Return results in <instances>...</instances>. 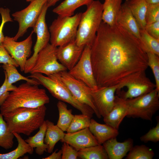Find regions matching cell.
<instances>
[{"mask_svg": "<svg viewBox=\"0 0 159 159\" xmlns=\"http://www.w3.org/2000/svg\"><path fill=\"white\" fill-rule=\"evenodd\" d=\"M124 3L130 10L140 28L144 29L146 25L145 16L148 4L145 0H125Z\"/></svg>", "mask_w": 159, "mask_h": 159, "instance_id": "24", "label": "cell"}, {"mask_svg": "<svg viewBox=\"0 0 159 159\" xmlns=\"http://www.w3.org/2000/svg\"><path fill=\"white\" fill-rule=\"evenodd\" d=\"M82 13L71 16H58L49 27L50 44L56 47L75 40Z\"/></svg>", "mask_w": 159, "mask_h": 159, "instance_id": "6", "label": "cell"}, {"mask_svg": "<svg viewBox=\"0 0 159 159\" xmlns=\"http://www.w3.org/2000/svg\"><path fill=\"white\" fill-rule=\"evenodd\" d=\"M78 157L82 159H108L109 158L103 145H101L85 148L78 152Z\"/></svg>", "mask_w": 159, "mask_h": 159, "instance_id": "28", "label": "cell"}, {"mask_svg": "<svg viewBox=\"0 0 159 159\" xmlns=\"http://www.w3.org/2000/svg\"><path fill=\"white\" fill-rule=\"evenodd\" d=\"M57 106L59 117L57 125L64 132L66 131L74 115L72 113V110L68 109L67 105L64 102L59 101Z\"/></svg>", "mask_w": 159, "mask_h": 159, "instance_id": "30", "label": "cell"}, {"mask_svg": "<svg viewBox=\"0 0 159 159\" xmlns=\"http://www.w3.org/2000/svg\"><path fill=\"white\" fill-rule=\"evenodd\" d=\"M48 0H33L26 8L12 14L14 20L18 22L19 28L13 37L15 41L22 37L29 28L33 27L37 22L43 8Z\"/></svg>", "mask_w": 159, "mask_h": 159, "instance_id": "8", "label": "cell"}, {"mask_svg": "<svg viewBox=\"0 0 159 159\" xmlns=\"http://www.w3.org/2000/svg\"><path fill=\"white\" fill-rule=\"evenodd\" d=\"M148 4H156L159 3V0H145Z\"/></svg>", "mask_w": 159, "mask_h": 159, "instance_id": "45", "label": "cell"}, {"mask_svg": "<svg viewBox=\"0 0 159 159\" xmlns=\"http://www.w3.org/2000/svg\"><path fill=\"white\" fill-rule=\"evenodd\" d=\"M84 47L78 45L75 40L58 47L57 51L58 60L69 71L79 60Z\"/></svg>", "mask_w": 159, "mask_h": 159, "instance_id": "16", "label": "cell"}, {"mask_svg": "<svg viewBox=\"0 0 159 159\" xmlns=\"http://www.w3.org/2000/svg\"><path fill=\"white\" fill-rule=\"evenodd\" d=\"M46 110L45 105L35 108L20 107L3 116L12 132L29 136L43 124Z\"/></svg>", "mask_w": 159, "mask_h": 159, "instance_id": "3", "label": "cell"}, {"mask_svg": "<svg viewBox=\"0 0 159 159\" xmlns=\"http://www.w3.org/2000/svg\"><path fill=\"white\" fill-rule=\"evenodd\" d=\"M87 7L82 14L75 39L80 47L91 46L102 21L103 4L98 0H94Z\"/></svg>", "mask_w": 159, "mask_h": 159, "instance_id": "4", "label": "cell"}, {"mask_svg": "<svg viewBox=\"0 0 159 159\" xmlns=\"http://www.w3.org/2000/svg\"><path fill=\"white\" fill-rule=\"evenodd\" d=\"M140 44L146 52H151L159 56V39L149 34L144 29H140Z\"/></svg>", "mask_w": 159, "mask_h": 159, "instance_id": "29", "label": "cell"}, {"mask_svg": "<svg viewBox=\"0 0 159 159\" xmlns=\"http://www.w3.org/2000/svg\"><path fill=\"white\" fill-rule=\"evenodd\" d=\"M48 8L47 2L37 22L33 27L34 32L37 34V40L34 47L33 54L26 62L24 71L25 73H30L34 66L39 53L49 43L50 40V34L45 19Z\"/></svg>", "mask_w": 159, "mask_h": 159, "instance_id": "12", "label": "cell"}, {"mask_svg": "<svg viewBox=\"0 0 159 159\" xmlns=\"http://www.w3.org/2000/svg\"><path fill=\"white\" fill-rule=\"evenodd\" d=\"M159 92L155 89L146 94L127 99V116L151 121L159 109Z\"/></svg>", "mask_w": 159, "mask_h": 159, "instance_id": "7", "label": "cell"}, {"mask_svg": "<svg viewBox=\"0 0 159 159\" xmlns=\"http://www.w3.org/2000/svg\"><path fill=\"white\" fill-rule=\"evenodd\" d=\"M94 0H64L53 10L58 16H71L79 7L90 4Z\"/></svg>", "mask_w": 159, "mask_h": 159, "instance_id": "25", "label": "cell"}, {"mask_svg": "<svg viewBox=\"0 0 159 159\" xmlns=\"http://www.w3.org/2000/svg\"><path fill=\"white\" fill-rule=\"evenodd\" d=\"M145 20L146 24L159 21V3L148 4Z\"/></svg>", "mask_w": 159, "mask_h": 159, "instance_id": "36", "label": "cell"}, {"mask_svg": "<svg viewBox=\"0 0 159 159\" xmlns=\"http://www.w3.org/2000/svg\"><path fill=\"white\" fill-rule=\"evenodd\" d=\"M39 128V131L35 135L29 137L25 140L32 149L35 148L36 153L40 155L44 152H47V147L44 142L47 129L45 120Z\"/></svg>", "mask_w": 159, "mask_h": 159, "instance_id": "26", "label": "cell"}, {"mask_svg": "<svg viewBox=\"0 0 159 159\" xmlns=\"http://www.w3.org/2000/svg\"><path fill=\"white\" fill-rule=\"evenodd\" d=\"M60 141L68 143L77 151L99 145L89 127L75 132L65 133L64 137Z\"/></svg>", "mask_w": 159, "mask_h": 159, "instance_id": "17", "label": "cell"}, {"mask_svg": "<svg viewBox=\"0 0 159 159\" xmlns=\"http://www.w3.org/2000/svg\"><path fill=\"white\" fill-rule=\"evenodd\" d=\"M117 23L138 39L140 37V28L130 10L124 3L122 4L118 15Z\"/></svg>", "mask_w": 159, "mask_h": 159, "instance_id": "20", "label": "cell"}, {"mask_svg": "<svg viewBox=\"0 0 159 159\" xmlns=\"http://www.w3.org/2000/svg\"><path fill=\"white\" fill-rule=\"evenodd\" d=\"M13 133L17 141L18 146L15 149L11 152L6 153H0V159H17L27 153L33 154V149L19 134L14 132Z\"/></svg>", "mask_w": 159, "mask_h": 159, "instance_id": "27", "label": "cell"}, {"mask_svg": "<svg viewBox=\"0 0 159 159\" xmlns=\"http://www.w3.org/2000/svg\"><path fill=\"white\" fill-rule=\"evenodd\" d=\"M122 0H105L103 4L102 21L110 26L117 24V18Z\"/></svg>", "mask_w": 159, "mask_h": 159, "instance_id": "22", "label": "cell"}, {"mask_svg": "<svg viewBox=\"0 0 159 159\" xmlns=\"http://www.w3.org/2000/svg\"><path fill=\"white\" fill-rule=\"evenodd\" d=\"M0 64H11L16 67H19L16 62L6 49L2 42L0 43Z\"/></svg>", "mask_w": 159, "mask_h": 159, "instance_id": "38", "label": "cell"}, {"mask_svg": "<svg viewBox=\"0 0 159 159\" xmlns=\"http://www.w3.org/2000/svg\"><path fill=\"white\" fill-rule=\"evenodd\" d=\"M117 85L98 87L92 89L91 95L94 103L101 116L104 117L112 110L115 104V93Z\"/></svg>", "mask_w": 159, "mask_h": 159, "instance_id": "15", "label": "cell"}, {"mask_svg": "<svg viewBox=\"0 0 159 159\" xmlns=\"http://www.w3.org/2000/svg\"><path fill=\"white\" fill-rule=\"evenodd\" d=\"M7 76L8 84L12 85L18 81L24 80L32 84L39 85V83L36 80L32 78L30 79L20 74L17 71L16 67L11 64H3L2 66Z\"/></svg>", "mask_w": 159, "mask_h": 159, "instance_id": "32", "label": "cell"}, {"mask_svg": "<svg viewBox=\"0 0 159 159\" xmlns=\"http://www.w3.org/2000/svg\"><path fill=\"white\" fill-rule=\"evenodd\" d=\"M57 47L49 43L39 53L35 64L30 73L44 74L47 76L67 69L58 61Z\"/></svg>", "mask_w": 159, "mask_h": 159, "instance_id": "10", "label": "cell"}, {"mask_svg": "<svg viewBox=\"0 0 159 159\" xmlns=\"http://www.w3.org/2000/svg\"><path fill=\"white\" fill-rule=\"evenodd\" d=\"M124 87L127 91L122 93L120 97L124 99H131L148 93L155 88V84L146 76L145 71L136 73L117 85V91Z\"/></svg>", "mask_w": 159, "mask_h": 159, "instance_id": "11", "label": "cell"}, {"mask_svg": "<svg viewBox=\"0 0 159 159\" xmlns=\"http://www.w3.org/2000/svg\"><path fill=\"white\" fill-rule=\"evenodd\" d=\"M49 102V97L44 89L26 82L9 93L0 106V113L3 115L17 108L37 107Z\"/></svg>", "mask_w": 159, "mask_h": 159, "instance_id": "2", "label": "cell"}, {"mask_svg": "<svg viewBox=\"0 0 159 159\" xmlns=\"http://www.w3.org/2000/svg\"><path fill=\"white\" fill-rule=\"evenodd\" d=\"M60 0H48L47 4L49 7L54 6Z\"/></svg>", "mask_w": 159, "mask_h": 159, "instance_id": "44", "label": "cell"}, {"mask_svg": "<svg viewBox=\"0 0 159 159\" xmlns=\"http://www.w3.org/2000/svg\"><path fill=\"white\" fill-rule=\"evenodd\" d=\"M103 146L110 159H121L133 146L132 139H129L122 142L117 141L116 137L104 143Z\"/></svg>", "mask_w": 159, "mask_h": 159, "instance_id": "19", "label": "cell"}, {"mask_svg": "<svg viewBox=\"0 0 159 159\" xmlns=\"http://www.w3.org/2000/svg\"><path fill=\"white\" fill-rule=\"evenodd\" d=\"M14 137L13 132L9 130L0 113V146L6 150L11 148L14 144Z\"/></svg>", "mask_w": 159, "mask_h": 159, "instance_id": "31", "label": "cell"}, {"mask_svg": "<svg viewBox=\"0 0 159 159\" xmlns=\"http://www.w3.org/2000/svg\"><path fill=\"white\" fill-rule=\"evenodd\" d=\"M45 121L47 129L44 142L47 147V152L51 153L56 144L64 137L65 133L53 122L48 120Z\"/></svg>", "mask_w": 159, "mask_h": 159, "instance_id": "23", "label": "cell"}, {"mask_svg": "<svg viewBox=\"0 0 159 159\" xmlns=\"http://www.w3.org/2000/svg\"><path fill=\"white\" fill-rule=\"evenodd\" d=\"M144 29L151 36L159 39V21L147 24Z\"/></svg>", "mask_w": 159, "mask_h": 159, "instance_id": "41", "label": "cell"}, {"mask_svg": "<svg viewBox=\"0 0 159 159\" xmlns=\"http://www.w3.org/2000/svg\"><path fill=\"white\" fill-rule=\"evenodd\" d=\"M10 11L8 8L0 7V14L1 17V21L0 25V43L3 42L5 37L3 33L5 24L7 22L13 21L10 15Z\"/></svg>", "mask_w": 159, "mask_h": 159, "instance_id": "39", "label": "cell"}, {"mask_svg": "<svg viewBox=\"0 0 159 159\" xmlns=\"http://www.w3.org/2000/svg\"><path fill=\"white\" fill-rule=\"evenodd\" d=\"M68 72L75 78L82 81L92 89L98 87L92 65L90 45H87L85 47L79 60Z\"/></svg>", "mask_w": 159, "mask_h": 159, "instance_id": "13", "label": "cell"}, {"mask_svg": "<svg viewBox=\"0 0 159 159\" xmlns=\"http://www.w3.org/2000/svg\"><path fill=\"white\" fill-rule=\"evenodd\" d=\"M128 107L126 100L115 96V104L112 110L103 117L105 124L118 130L125 117L127 116Z\"/></svg>", "mask_w": 159, "mask_h": 159, "instance_id": "18", "label": "cell"}, {"mask_svg": "<svg viewBox=\"0 0 159 159\" xmlns=\"http://www.w3.org/2000/svg\"><path fill=\"white\" fill-rule=\"evenodd\" d=\"M62 147V159H77L78 152L72 147L66 143H63Z\"/></svg>", "mask_w": 159, "mask_h": 159, "instance_id": "40", "label": "cell"}, {"mask_svg": "<svg viewBox=\"0 0 159 159\" xmlns=\"http://www.w3.org/2000/svg\"><path fill=\"white\" fill-rule=\"evenodd\" d=\"M90 48L98 87L118 85L148 67L147 53L138 39L117 23L111 26L102 21Z\"/></svg>", "mask_w": 159, "mask_h": 159, "instance_id": "1", "label": "cell"}, {"mask_svg": "<svg viewBox=\"0 0 159 159\" xmlns=\"http://www.w3.org/2000/svg\"><path fill=\"white\" fill-rule=\"evenodd\" d=\"M32 31L29 35L25 40L18 42L13 37L5 36L2 43L11 57L16 62L21 71H24L26 62L30 56L32 44Z\"/></svg>", "mask_w": 159, "mask_h": 159, "instance_id": "14", "label": "cell"}, {"mask_svg": "<svg viewBox=\"0 0 159 159\" xmlns=\"http://www.w3.org/2000/svg\"><path fill=\"white\" fill-rule=\"evenodd\" d=\"M4 74L5 76L4 80L2 85L0 87V97L5 92L13 91L17 88L16 86L8 84L7 75L5 72Z\"/></svg>", "mask_w": 159, "mask_h": 159, "instance_id": "42", "label": "cell"}, {"mask_svg": "<svg viewBox=\"0 0 159 159\" xmlns=\"http://www.w3.org/2000/svg\"><path fill=\"white\" fill-rule=\"evenodd\" d=\"M62 150H61L57 152V150L53 152L50 155L43 159H62Z\"/></svg>", "mask_w": 159, "mask_h": 159, "instance_id": "43", "label": "cell"}, {"mask_svg": "<svg viewBox=\"0 0 159 159\" xmlns=\"http://www.w3.org/2000/svg\"><path fill=\"white\" fill-rule=\"evenodd\" d=\"M141 141L146 143L149 141L155 143L159 141V122H157L155 127L150 129L146 134L141 136Z\"/></svg>", "mask_w": 159, "mask_h": 159, "instance_id": "37", "label": "cell"}, {"mask_svg": "<svg viewBox=\"0 0 159 159\" xmlns=\"http://www.w3.org/2000/svg\"><path fill=\"white\" fill-rule=\"evenodd\" d=\"M37 80L45 87L53 96L59 101L67 102L91 118L94 112L89 106L77 101L57 73L45 76L40 73L32 74L28 77Z\"/></svg>", "mask_w": 159, "mask_h": 159, "instance_id": "5", "label": "cell"}, {"mask_svg": "<svg viewBox=\"0 0 159 159\" xmlns=\"http://www.w3.org/2000/svg\"><path fill=\"white\" fill-rule=\"evenodd\" d=\"M57 74L77 101L91 108L98 118L101 117L92 96L90 88L82 81L72 77L67 71Z\"/></svg>", "mask_w": 159, "mask_h": 159, "instance_id": "9", "label": "cell"}, {"mask_svg": "<svg viewBox=\"0 0 159 159\" xmlns=\"http://www.w3.org/2000/svg\"><path fill=\"white\" fill-rule=\"evenodd\" d=\"M148 66L151 68L155 81V89L159 92V56L151 52L146 53Z\"/></svg>", "mask_w": 159, "mask_h": 159, "instance_id": "35", "label": "cell"}, {"mask_svg": "<svg viewBox=\"0 0 159 159\" xmlns=\"http://www.w3.org/2000/svg\"><path fill=\"white\" fill-rule=\"evenodd\" d=\"M88 127L99 145H102L107 140L116 138L119 134L118 130L106 124L99 123L93 119H91Z\"/></svg>", "mask_w": 159, "mask_h": 159, "instance_id": "21", "label": "cell"}, {"mask_svg": "<svg viewBox=\"0 0 159 159\" xmlns=\"http://www.w3.org/2000/svg\"><path fill=\"white\" fill-rule=\"evenodd\" d=\"M153 151L144 145L133 146L126 159H152L154 156Z\"/></svg>", "mask_w": 159, "mask_h": 159, "instance_id": "33", "label": "cell"}, {"mask_svg": "<svg viewBox=\"0 0 159 159\" xmlns=\"http://www.w3.org/2000/svg\"><path fill=\"white\" fill-rule=\"evenodd\" d=\"M33 0H26V1L27 2H31Z\"/></svg>", "mask_w": 159, "mask_h": 159, "instance_id": "46", "label": "cell"}, {"mask_svg": "<svg viewBox=\"0 0 159 159\" xmlns=\"http://www.w3.org/2000/svg\"><path fill=\"white\" fill-rule=\"evenodd\" d=\"M91 119L87 115L82 114L74 115L66 131L67 133L73 132L88 127Z\"/></svg>", "mask_w": 159, "mask_h": 159, "instance_id": "34", "label": "cell"}]
</instances>
